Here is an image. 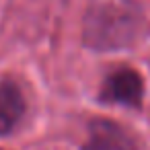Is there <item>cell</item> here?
<instances>
[{
    "instance_id": "6da1fadb",
    "label": "cell",
    "mask_w": 150,
    "mask_h": 150,
    "mask_svg": "<svg viewBox=\"0 0 150 150\" xmlns=\"http://www.w3.org/2000/svg\"><path fill=\"white\" fill-rule=\"evenodd\" d=\"M144 11L136 0H91L82 23V43L95 52H117L136 43Z\"/></svg>"
},
{
    "instance_id": "7a4b0ae2",
    "label": "cell",
    "mask_w": 150,
    "mask_h": 150,
    "mask_svg": "<svg viewBox=\"0 0 150 150\" xmlns=\"http://www.w3.org/2000/svg\"><path fill=\"white\" fill-rule=\"evenodd\" d=\"M99 99L103 103H113V105H123V107H140L144 99V82L142 76L134 68H117L111 72L99 93Z\"/></svg>"
},
{
    "instance_id": "3957f363",
    "label": "cell",
    "mask_w": 150,
    "mask_h": 150,
    "mask_svg": "<svg viewBox=\"0 0 150 150\" xmlns=\"http://www.w3.org/2000/svg\"><path fill=\"white\" fill-rule=\"evenodd\" d=\"M82 150H138V144L123 125L95 117L88 123V136Z\"/></svg>"
},
{
    "instance_id": "277c9868",
    "label": "cell",
    "mask_w": 150,
    "mask_h": 150,
    "mask_svg": "<svg viewBox=\"0 0 150 150\" xmlns=\"http://www.w3.org/2000/svg\"><path fill=\"white\" fill-rule=\"evenodd\" d=\"M25 115V97L17 82H0V136H8Z\"/></svg>"
},
{
    "instance_id": "5b68a950",
    "label": "cell",
    "mask_w": 150,
    "mask_h": 150,
    "mask_svg": "<svg viewBox=\"0 0 150 150\" xmlns=\"http://www.w3.org/2000/svg\"><path fill=\"white\" fill-rule=\"evenodd\" d=\"M0 150H2V148H0Z\"/></svg>"
}]
</instances>
